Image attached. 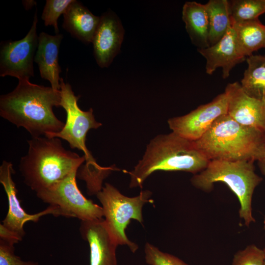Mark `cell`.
Returning <instances> with one entry per match:
<instances>
[{"mask_svg": "<svg viewBox=\"0 0 265 265\" xmlns=\"http://www.w3.org/2000/svg\"><path fill=\"white\" fill-rule=\"evenodd\" d=\"M61 101L60 90L19 80L16 88L0 97V115L17 128L25 129L32 137L60 132L65 123L53 111Z\"/></svg>", "mask_w": 265, "mask_h": 265, "instance_id": "obj_1", "label": "cell"}, {"mask_svg": "<svg viewBox=\"0 0 265 265\" xmlns=\"http://www.w3.org/2000/svg\"><path fill=\"white\" fill-rule=\"evenodd\" d=\"M19 169L25 184L36 193L49 188L78 171L84 156L66 150L57 137L41 136L27 140Z\"/></svg>", "mask_w": 265, "mask_h": 265, "instance_id": "obj_2", "label": "cell"}, {"mask_svg": "<svg viewBox=\"0 0 265 265\" xmlns=\"http://www.w3.org/2000/svg\"><path fill=\"white\" fill-rule=\"evenodd\" d=\"M209 160L196 147L193 141L171 132L159 134L150 140L142 159L132 171L130 187H140L153 173L159 170L182 171L197 174Z\"/></svg>", "mask_w": 265, "mask_h": 265, "instance_id": "obj_3", "label": "cell"}, {"mask_svg": "<svg viewBox=\"0 0 265 265\" xmlns=\"http://www.w3.org/2000/svg\"><path fill=\"white\" fill-rule=\"evenodd\" d=\"M194 142L209 160L255 161L265 151V133L239 124L227 114L217 118Z\"/></svg>", "mask_w": 265, "mask_h": 265, "instance_id": "obj_4", "label": "cell"}, {"mask_svg": "<svg viewBox=\"0 0 265 265\" xmlns=\"http://www.w3.org/2000/svg\"><path fill=\"white\" fill-rule=\"evenodd\" d=\"M61 101L59 106L66 113V120L62 129L56 133L47 134L48 137H57L66 140L72 149L81 151L85 159V164L79 177L84 180L89 193L96 194L102 188L104 179L113 170V166L101 167L98 164L86 145V137L91 129H97L102 124L95 118L92 108L87 111L82 110L78 101L80 96L75 95L69 83L60 80Z\"/></svg>", "mask_w": 265, "mask_h": 265, "instance_id": "obj_5", "label": "cell"}, {"mask_svg": "<svg viewBox=\"0 0 265 265\" xmlns=\"http://www.w3.org/2000/svg\"><path fill=\"white\" fill-rule=\"evenodd\" d=\"M254 162L210 160L205 169L193 176L191 183L196 188L205 192L212 191L215 183L226 184L238 200L239 216L244 220V224L249 226L255 222L252 214L253 194L263 180L255 172Z\"/></svg>", "mask_w": 265, "mask_h": 265, "instance_id": "obj_6", "label": "cell"}, {"mask_svg": "<svg viewBox=\"0 0 265 265\" xmlns=\"http://www.w3.org/2000/svg\"><path fill=\"white\" fill-rule=\"evenodd\" d=\"M152 192L141 191L136 196L130 197L122 194L118 189L109 183H106L96 195L102 204L104 220L112 238L118 245H126L132 252L138 246L127 237L126 229L131 219L142 224V210L147 203H152Z\"/></svg>", "mask_w": 265, "mask_h": 265, "instance_id": "obj_7", "label": "cell"}, {"mask_svg": "<svg viewBox=\"0 0 265 265\" xmlns=\"http://www.w3.org/2000/svg\"><path fill=\"white\" fill-rule=\"evenodd\" d=\"M77 173L78 171H74L53 186L36 192L37 197L55 206L58 216L77 218L81 221L103 219L102 207L87 199L79 189Z\"/></svg>", "mask_w": 265, "mask_h": 265, "instance_id": "obj_8", "label": "cell"}, {"mask_svg": "<svg viewBox=\"0 0 265 265\" xmlns=\"http://www.w3.org/2000/svg\"><path fill=\"white\" fill-rule=\"evenodd\" d=\"M36 11L30 29L23 39L3 42L0 51V76L14 77L18 80L34 76L33 61L38 44Z\"/></svg>", "mask_w": 265, "mask_h": 265, "instance_id": "obj_9", "label": "cell"}, {"mask_svg": "<svg viewBox=\"0 0 265 265\" xmlns=\"http://www.w3.org/2000/svg\"><path fill=\"white\" fill-rule=\"evenodd\" d=\"M228 98L225 92L189 113L169 119L172 132L191 141L200 139L219 117L227 114Z\"/></svg>", "mask_w": 265, "mask_h": 265, "instance_id": "obj_10", "label": "cell"}, {"mask_svg": "<svg viewBox=\"0 0 265 265\" xmlns=\"http://www.w3.org/2000/svg\"><path fill=\"white\" fill-rule=\"evenodd\" d=\"M14 173L12 163L3 160L0 166V182L7 197L8 210L2 224L23 238L26 234L24 226L26 222H37L41 216L47 214L57 216V211L55 206L50 205L46 210L34 214H28L25 212L18 198V190L12 177Z\"/></svg>", "mask_w": 265, "mask_h": 265, "instance_id": "obj_11", "label": "cell"}, {"mask_svg": "<svg viewBox=\"0 0 265 265\" xmlns=\"http://www.w3.org/2000/svg\"><path fill=\"white\" fill-rule=\"evenodd\" d=\"M224 92L228 98L227 114L239 124L265 133V100L248 96L238 82L228 83Z\"/></svg>", "mask_w": 265, "mask_h": 265, "instance_id": "obj_12", "label": "cell"}, {"mask_svg": "<svg viewBox=\"0 0 265 265\" xmlns=\"http://www.w3.org/2000/svg\"><path fill=\"white\" fill-rule=\"evenodd\" d=\"M124 29L117 16L111 10L100 17L92 43L94 55L98 65L107 67L120 51Z\"/></svg>", "mask_w": 265, "mask_h": 265, "instance_id": "obj_13", "label": "cell"}, {"mask_svg": "<svg viewBox=\"0 0 265 265\" xmlns=\"http://www.w3.org/2000/svg\"><path fill=\"white\" fill-rule=\"evenodd\" d=\"M80 235L90 247V265H118V246L110 234L104 219L81 221Z\"/></svg>", "mask_w": 265, "mask_h": 265, "instance_id": "obj_14", "label": "cell"}, {"mask_svg": "<svg viewBox=\"0 0 265 265\" xmlns=\"http://www.w3.org/2000/svg\"><path fill=\"white\" fill-rule=\"evenodd\" d=\"M198 51L206 60V73L212 75L220 67L223 79L228 78L232 69L246 59L238 50L232 25L217 42L206 48L198 49Z\"/></svg>", "mask_w": 265, "mask_h": 265, "instance_id": "obj_15", "label": "cell"}, {"mask_svg": "<svg viewBox=\"0 0 265 265\" xmlns=\"http://www.w3.org/2000/svg\"><path fill=\"white\" fill-rule=\"evenodd\" d=\"M63 37L62 34L51 35L41 32L34 57L41 77L50 81L52 88L56 91L60 89L59 74L61 69L58 63V53Z\"/></svg>", "mask_w": 265, "mask_h": 265, "instance_id": "obj_16", "label": "cell"}, {"mask_svg": "<svg viewBox=\"0 0 265 265\" xmlns=\"http://www.w3.org/2000/svg\"><path fill=\"white\" fill-rule=\"evenodd\" d=\"M63 27L76 39L92 43L100 17L93 15L80 2L74 0L63 14Z\"/></svg>", "mask_w": 265, "mask_h": 265, "instance_id": "obj_17", "label": "cell"}, {"mask_svg": "<svg viewBox=\"0 0 265 265\" xmlns=\"http://www.w3.org/2000/svg\"><path fill=\"white\" fill-rule=\"evenodd\" d=\"M182 19L191 42L198 49L209 46V20L205 4L187 1L183 7Z\"/></svg>", "mask_w": 265, "mask_h": 265, "instance_id": "obj_18", "label": "cell"}, {"mask_svg": "<svg viewBox=\"0 0 265 265\" xmlns=\"http://www.w3.org/2000/svg\"><path fill=\"white\" fill-rule=\"evenodd\" d=\"M240 53L244 57L265 48V25L259 19L240 22H231Z\"/></svg>", "mask_w": 265, "mask_h": 265, "instance_id": "obj_19", "label": "cell"}, {"mask_svg": "<svg viewBox=\"0 0 265 265\" xmlns=\"http://www.w3.org/2000/svg\"><path fill=\"white\" fill-rule=\"evenodd\" d=\"M247 67L240 86L249 96L265 100V55L251 54L246 59Z\"/></svg>", "mask_w": 265, "mask_h": 265, "instance_id": "obj_20", "label": "cell"}, {"mask_svg": "<svg viewBox=\"0 0 265 265\" xmlns=\"http://www.w3.org/2000/svg\"><path fill=\"white\" fill-rule=\"evenodd\" d=\"M209 20V46L217 42L231 25L229 1L210 0L205 4Z\"/></svg>", "mask_w": 265, "mask_h": 265, "instance_id": "obj_21", "label": "cell"}, {"mask_svg": "<svg viewBox=\"0 0 265 265\" xmlns=\"http://www.w3.org/2000/svg\"><path fill=\"white\" fill-rule=\"evenodd\" d=\"M231 22L259 19L265 13V0H233L229 1Z\"/></svg>", "mask_w": 265, "mask_h": 265, "instance_id": "obj_22", "label": "cell"}, {"mask_svg": "<svg viewBox=\"0 0 265 265\" xmlns=\"http://www.w3.org/2000/svg\"><path fill=\"white\" fill-rule=\"evenodd\" d=\"M74 0H47L41 18L46 26L53 27L56 34L59 33L57 20L66 12Z\"/></svg>", "mask_w": 265, "mask_h": 265, "instance_id": "obj_23", "label": "cell"}, {"mask_svg": "<svg viewBox=\"0 0 265 265\" xmlns=\"http://www.w3.org/2000/svg\"><path fill=\"white\" fill-rule=\"evenodd\" d=\"M144 253L145 261L149 265H190L149 242L145 245Z\"/></svg>", "mask_w": 265, "mask_h": 265, "instance_id": "obj_24", "label": "cell"}, {"mask_svg": "<svg viewBox=\"0 0 265 265\" xmlns=\"http://www.w3.org/2000/svg\"><path fill=\"white\" fill-rule=\"evenodd\" d=\"M265 253L255 244L247 246L234 255L232 265H264Z\"/></svg>", "mask_w": 265, "mask_h": 265, "instance_id": "obj_25", "label": "cell"}, {"mask_svg": "<svg viewBox=\"0 0 265 265\" xmlns=\"http://www.w3.org/2000/svg\"><path fill=\"white\" fill-rule=\"evenodd\" d=\"M14 245L0 239V265H38L36 262L24 261L16 256Z\"/></svg>", "mask_w": 265, "mask_h": 265, "instance_id": "obj_26", "label": "cell"}, {"mask_svg": "<svg viewBox=\"0 0 265 265\" xmlns=\"http://www.w3.org/2000/svg\"><path fill=\"white\" fill-rule=\"evenodd\" d=\"M23 238L16 233L6 228L2 224H0V239L14 245L22 240Z\"/></svg>", "mask_w": 265, "mask_h": 265, "instance_id": "obj_27", "label": "cell"}, {"mask_svg": "<svg viewBox=\"0 0 265 265\" xmlns=\"http://www.w3.org/2000/svg\"><path fill=\"white\" fill-rule=\"evenodd\" d=\"M257 161L261 173L265 176V151L263 156Z\"/></svg>", "mask_w": 265, "mask_h": 265, "instance_id": "obj_28", "label": "cell"}, {"mask_svg": "<svg viewBox=\"0 0 265 265\" xmlns=\"http://www.w3.org/2000/svg\"><path fill=\"white\" fill-rule=\"evenodd\" d=\"M264 229L265 231V218L264 219Z\"/></svg>", "mask_w": 265, "mask_h": 265, "instance_id": "obj_29", "label": "cell"}, {"mask_svg": "<svg viewBox=\"0 0 265 265\" xmlns=\"http://www.w3.org/2000/svg\"><path fill=\"white\" fill-rule=\"evenodd\" d=\"M264 251H265V248H264ZM264 265H265V264Z\"/></svg>", "mask_w": 265, "mask_h": 265, "instance_id": "obj_30", "label": "cell"}, {"mask_svg": "<svg viewBox=\"0 0 265 265\" xmlns=\"http://www.w3.org/2000/svg\"></svg>", "mask_w": 265, "mask_h": 265, "instance_id": "obj_31", "label": "cell"}]
</instances>
